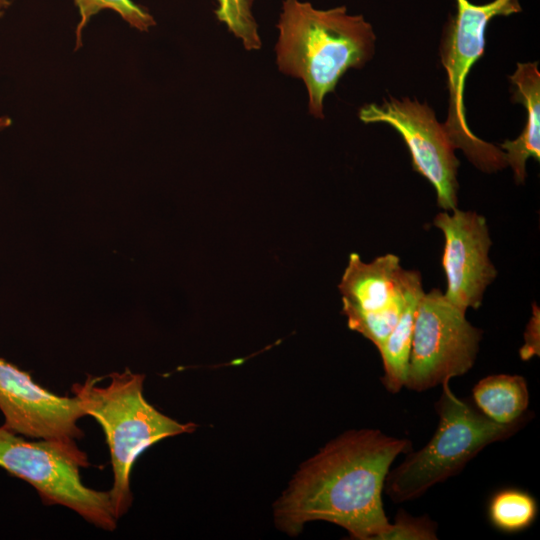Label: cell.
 Here are the masks:
<instances>
[{
  "instance_id": "2e32d148",
  "label": "cell",
  "mask_w": 540,
  "mask_h": 540,
  "mask_svg": "<svg viewBox=\"0 0 540 540\" xmlns=\"http://www.w3.org/2000/svg\"><path fill=\"white\" fill-rule=\"evenodd\" d=\"M80 15L76 27V49L81 45L82 31L97 13L111 9L118 13L130 26L140 31H148L156 24L153 16L132 0H73Z\"/></svg>"
},
{
  "instance_id": "9c48e42d",
  "label": "cell",
  "mask_w": 540,
  "mask_h": 540,
  "mask_svg": "<svg viewBox=\"0 0 540 540\" xmlns=\"http://www.w3.org/2000/svg\"><path fill=\"white\" fill-rule=\"evenodd\" d=\"M408 270L400 258L385 254L364 262L351 253L338 289L348 327L379 350L395 327L406 299Z\"/></svg>"
},
{
  "instance_id": "7a4b0ae2",
  "label": "cell",
  "mask_w": 540,
  "mask_h": 540,
  "mask_svg": "<svg viewBox=\"0 0 540 540\" xmlns=\"http://www.w3.org/2000/svg\"><path fill=\"white\" fill-rule=\"evenodd\" d=\"M276 62L284 74L301 79L309 112L323 118V101L351 68L373 56L376 36L362 15L345 6L316 9L309 2L284 0L278 22Z\"/></svg>"
},
{
  "instance_id": "52a82bcc",
  "label": "cell",
  "mask_w": 540,
  "mask_h": 540,
  "mask_svg": "<svg viewBox=\"0 0 540 540\" xmlns=\"http://www.w3.org/2000/svg\"><path fill=\"white\" fill-rule=\"evenodd\" d=\"M439 289L424 293L418 303L406 388L422 392L466 374L474 365L482 330Z\"/></svg>"
},
{
  "instance_id": "8fae6325",
  "label": "cell",
  "mask_w": 540,
  "mask_h": 540,
  "mask_svg": "<svg viewBox=\"0 0 540 540\" xmlns=\"http://www.w3.org/2000/svg\"><path fill=\"white\" fill-rule=\"evenodd\" d=\"M0 410L3 426L19 435L67 442L83 436L77 422L86 413L77 397L43 389L29 374L1 358Z\"/></svg>"
},
{
  "instance_id": "e0dca14e",
  "label": "cell",
  "mask_w": 540,
  "mask_h": 540,
  "mask_svg": "<svg viewBox=\"0 0 540 540\" xmlns=\"http://www.w3.org/2000/svg\"><path fill=\"white\" fill-rule=\"evenodd\" d=\"M217 19L224 23L235 37L242 41L247 50H258L262 42L258 26L252 14L253 0H216Z\"/></svg>"
},
{
  "instance_id": "6da1fadb",
  "label": "cell",
  "mask_w": 540,
  "mask_h": 540,
  "mask_svg": "<svg viewBox=\"0 0 540 540\" xmlns=\"http://www.w3.org/2000/svg\"><path fill=\"white\" fill-rule=\"evenodd\" d=\"M411 442L377 429L352 430L305 462L276 504L282 530L295 535L308 521L323 520L359 540H381L390 522L383 508L384 482L394 460Z\"/></svg>"
},
{
  "instance_id": "44dd1931",
  "label": "cell",
  "mask_w": 540,
  "mask_h": 540,
  "mask_svg": "<svg viewBox=\"0 0 540 540\" xmlns=\"http://www.w3.org/2000/svg\"><path fill=\"white\" fill-rule=\"evenodd\" d=\"M12 121L8 117H0V130L5 129L11 125Z\"/></svg>"
},
{
  "instance_id": "5b68a950",
  "label": "cell",
  "mask_w": 540,
  "mask_h": 540,
  "mask_svg": "<svg viewBox=\"0 0 540 540\" xmlns=\"http://www.w3.org/2000/svg\"><path fill=\"white\" fill-rule=\"evenodd\" d=\"M88 464L75 441H30L0 426V467L30 483L45 503L63 505L111 531L117 519L109 491H97L82 483L79 469Z\"/></svg>"
},
{
  "instance_id": "277c9868",
  "label": "cell",
  "mask_w": 540,
  "mask_h": 540,
  "mask_svg": "<svg viewBox=\"0 0 540 540\" xmlns=\"http://www.w3.org/2000/svg\"><path fill=\"white\" fill-rule=\"evenodd\" d=\"M448 384H442L435 404L439 422L430 441L421 449L406 453L402 463L386 476L383 491L396 503L416 499L455 476L486 446L509 438L530 417L529 414L511 424L494 422L470 401L456 396Z\"/></svg>"
},
{
  "instance_id": "3957f363",
  "label": "cell",
  "mask_w": 540,
  "mask_h": 540,
  "mask_svg": "<svg viewBox=\"0 0 540 540\" xmlns=\"http://www.w3.org/2000/svg\"><path fill=\"white\" fill-rule=\"evenodd\" d=\"M106 386L89 377L72 390L86 415L102 426L110 449L113 485L109 490L115 518L132 504L130 473L137 457L154 443L195 430L193 423L181 424L160 413L143 396L144 376L130 372L113 373Z\"/></svg>"
},
{
  "instance_id": "9a60e30c",
  "label": "cell",
  "mask_w": 540,
  "mask_h": 540,
  "mask_svg": "<svg viewBox=\"0 0 540 540\" xmlns=\"http://www.w3.org/2000/svg\"><path fill=\"white\" fill-rule=\"evenodd\" d=\"M487 512L490 523L496 529L505 533H517L534 523L538 505L528 492L517 488H505L490 498Z\"/></svg>"
},
{
  "instance_id": "7c38bea8",
  "label": "cell",
  "mask_w": 540,
  "mask_h": 540,
  "mask_svg": "<svg viewBox=\"0 0 540 540\" xmlns=\"http://www.w3.org/2000/svg\"><path fill=\"white\" fill-rule=\"evenodd\" d=\"M512 86V101L525 106V127L515 140L500 144L507 165L514 173L516 183L526 178V161L540 160V73L538 62L517 63L515 72L509 76Z\"/></svg>"
},
{
  "instance_id": "4fadbf2b",
  "label": "cell",
  "mask_w": 540,
  "mask_h": 540,
  "mask_svg": "<svg viewBox=\"0 0 540 540\" xmlns=\"http://www.w3.org/2000/svg\"><path fill=\"white\" fill-rule=\"evenodd\" d=\"M420 272L408 270L406 299L400 317L378 350L383 363L382 384L390 393L404 386L412 346L415 315L424 294Z\"/></svg>"
},
{
  "instance_id": "ac0fdd59",
  "label": "cell",
  "mask_w": 540,
  "mask_h": 540,
  "mask_svg": "<svg viewBox=\"0 0 540 540\" xmlns=\"http://www.w3.org/2000/svg\"><path fill=\"white\" fill-rule=\"evenodd\" d=\"M436 531L437 524L427 516L413 517L399 510L381 540H434L437 539Z\"/></svg>"
},
{
  "instance_id": "30bf717a",
  "label": "cell",
  "mask_w": 540,
  "mask_h": 540,
  "mask_svg": "<svg viewBox=\"0 0 540 540\" xmlns=\"http://www.w3.org/2000/svg\"><path fill=\"white\" fill-rule=\"evenodd\" d=\"M433 225L444 235L442 266L447 289L444 295L460 310L478 309L497 270L489 258L491 238L485 217L457 208L440 212Z\"/></svg>"
},
{
  "instance_id": "8992f818",
  "label": "cell",
  "mask_w": 540,
  "mask_h": 540,
  "mask_svg": "<svg viewBox=\"0 0 540 540\" xmlns=\"http://www.w3.org/2000/svg\"><path fill=\"white\" fill-rule=\"evenodd\" d=\"M456 14L444 29L441 63L447 73L448 115L443 127L455 149H461L480 170L492 173L507 167L500 147L475 136L466 120L464 89L467 75L484 52L485 31L497 16L521 12L519 0H493L476 5L469 0H455Z\"/></svg>"
},
{
  "instance_id": "ba28073f",
  "label": "cell",
  "mask_w": 540,
  "mask_h": 540,
  "mask_svg": "<svg viewBox=\"0 0 540 540\" xmlns=\"http://www.w3.org/2000/svg\"><path fill=\"white\" fill-rule=\"evenodd\" d=\"M364 123H385L394 128L406 143L413 169L434 187L438 206L452 211L458 205L457 173L460 165L454 146L434 111L418 100L384 99L359 110Z\"/></svg>"
},
{
  "instance_id": "5bb4252c",
  "label": "cell",
  "mask_w": 540,
  "mask_h": 540,
  "mask_svg": "<svg viewBox=\"0 0 540 540\" xmlns=\"http://www.w3.org/2000/svg\"><path fill=\"white\" fill-rule=\"evenodd\" d=\"M472 397L483 415L500 424H511L529 415L528 386L520 375L486 376L473 387Z\"/></svg>"
},
{
  "instance_id": "d6986e66",
  "label": "cell",
  "mask_w": 540,
  "mask_h": 540,
  "mask_svg": "<svg viewBox=\"0 0 540 540\" xmlns=\"http://www.w3.org/2000/svg\"><path fill=\"white\" fill-rule=\"evenodd\" d=\"M539 318V308L534 304L532 317L524 333L525 343L519 351L520 357L524 361L539 355Z\"/></svg>"
},
{
  "instance_id": "ffe728a7",
  "label": "cell",
  "mask_w": 540,
  "mask_h": 540,
  "mask_svg": "<svg viewBox=\"0 0 540 540\" xmlns=\"http://www.w3.org/2000/svg\"><path fill=\"white\" fill-rule=\"evenodd\" d=\"M11 5V0H0V19Z\"/></svg>"
}]
</instances>
